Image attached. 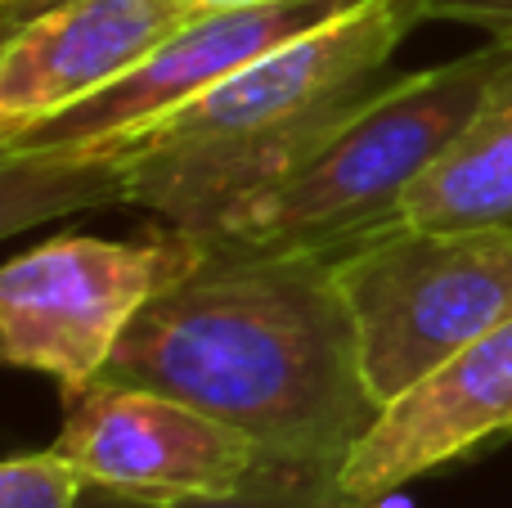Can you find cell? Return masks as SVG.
Instances as JSON below:
<instances>
[{"label": "cell", "instance_id": "obj_1", "mask_svg": "<svg viewBox=\"0 0 512 508\" xmlns=\"http://www.w3.org/2000/svg\"><path fill=\"white\" fill-rule=\"evenodd\" d=\"M427 23V0H364L248 68L194 104L90 158L0 162V225L50 221L81 207L131 203L198 234L324 149L400 72L391 59Z\"/></svg>", "mask_w": 512, "mask_h": 508}, {"label": "cell", "instance_id": "obj_2", "mask_svg": "<svg viewBox=\"0 0 512 508\" xmlns=\"http://www.w3.org/2000/svg\"><path fill=\"white\" fill-rule=\"evenodd\" d=\"M104 378L176 396L310 468H342L378 414L324 257L203 261L135 315Z\"/></svg>", "mask_w": 512, "mask_h": 508}, {"label": "cell", "instance_id": "obj_3", "mask_svg": "<svg viewBox=\"0 0 512 508\" xmlns=\"http://www.w3.org/2000/svg\"><path fill=\"white\" fill-rule=\"evenodd\" d=\"M508 54L512 41H486L450 63L400 72L301 167L198 230L203 261H333L400 225L409 189L472 122Z\"/></svg>", "mask_w": 512, "mask_h": 508}, {"label": "cell", "instance_id": "obj_4", "mask_svg": "<svg viewBox=\"0 0 512 508\" xmlns=\"http://www.w3.org/2000/svg\"><path fill=\"white\" fill-rule=\"evenodd\" d=\"M378 410L512 320V230L391 225L333 257Z\"/></svg>", "mask_w": 512, "mask_h": 508}, {"label": "cell", "instance_id": "obj_5", "mask_svg": "<svg viewBox=\"0 0 512 508\" xmlns=\"http://www.w3.org/2000/svg\"><path fill=\"white\" fill-rule=\"evenodd\" d=\"M203 266L180 225H149L135 239L54 234L0 270V351L63 387V401L104 378L135 315Z\"/></svg>", "mask_w": 512, "mask_h": 508}, {"label": "cell", "instance_id": "obj_6", "mask_svg": "<svg viewBox=\"0 0 512 508\" xmlns=\"http://www.w3.org/2000/svg\"><path fill=\"white\" fill-rule=\"evenodd\" d=\"M355 5L364 0H252V5L207 9L90 99L68 104L63 113L41 117L14 135H0V162H68L117 149L176 108L194 104L230 72L270 54L274 45Z\"/></svg>", "mask_w": 512, "mask_h": 508}, {"label": "cell", "instance_id": "obj_7", "mask_svg": "<svg viewBox=\"0 0 512 508\" xmlns=\"http://www.w3.org/2000/svg\"><path fill=\"white\" fill-rule=\"evenodd\" d=\"M50 450L86 486L158 504L230 495L261 459V446L230 423L176 396L108 378L68 396L63 428Z\"/></svg>", "mask_w": 512, "mask_h": 508}, {"label": "cell", "instance_id": "obj_8", "mask_svg": "<svg viewBox=\"0 0 512 508\" xmlns=\"http://www.w3.org/2000/svg\"><path fill=\"white\" fill-rule=\"evenodd\" d=\"M504 441H512V320L391 396L346 450L337 486L364 504Z\"/></svg>", "mask_w": 512, "mask_h": 508}, {"label": "cell", "instance_id": "obj_9", "mask_svg": "<svg viewBox=\"0 0 512 508\" xmlns=\"http://www.w3.org/2000/svg\"><path fill=\"white\" fill-rule=\"evenodd\" d=\"M198 14L194 0H59L0 32V135L90 99Z\"/></svg>", "mask_w": 512, "mask_h": 508}, {"label": "cell", "instance_id": "obj_10", "mask_svg": "<svg viewBox=\"0 0 512 508\" xmlns=\"http://www.w3.org/2000/svg\"><path fill=\"white\" fill-rule=\"evenodd\" d=\"M400 221L423 230H512V54L472 122L409 189Z\"/></svg>", "mask_w": 512, "mask_h": 508}, {"label": "cell", "instance_id": "obj_11", "mask_svg": "<svg viewBox=\"0 0 512 508\" xmlns=\"http://www.w3.org/2000/svg\"><path fill=\"white\" fill-rule=\"evenodd\" d=\"M171 508H355L337 486V468L283 464L261 455L248 482L230 495H198Z\"/></svg>", "mask_w": 512, "mask_h": 508}, {"label": "cell", "instance_id": "obj_12", "mask_svg": "<svg viewBox=\"0 0 512 508\" xmlns=\"http://www.w3.org/2000/svg\"><path fill=\"white\" fill-rule=\"evenodd\" d=\"M81 482L54 450H27L0 464V508H81Z\"/></svg>", "mask_w": 512, "mask_h": 508}, {"label": "cell", "instance_id": "obj_13", "mask_svg": "<svg viewBox=\"0 0 512 508\" xmlns=\"http://www.w3.org/2000/svg\"><path fill=\"white\" fill-rule=\"evenodd\" d=\"M427 18L477 27L490 41H512V0H427Z\"/></svg>", "mask_w": 512, "mask_h": 508}, {"label": "cell", "instance_id": "obj_14", "mask_svg": "<svg viewBox=\"0 0 512 508\" xmlns=\"http://www.w3.org/2000/svg\"><path fill=\"white\" fill-rule=\"evenodd\" d=\"M81 508H171V504L122 495V491H108V486H86V491H81Z\"/></svg>", "mask_w": 512, "mask_h": 508}, {"label": "cell", "instance_id": "obj_15", "mask_svg": "<svg viewBox=\"0 0 512 508\" xmlns=\"http://www.w3.org/2000/svg\"><path fill=\"white\" fill-rule=\"evenodd\" d=\"M50 5H59V0H0V32L27 23L32 14H41V9H50Z\"/></svg>", "mask_w": 512, "mask_h": 508}, {"label": "cell", "instance_id": "obj_16", "mask_svg": "<svg viewBox=\"0 0 512 508\" xmlns=\"http://www.w3.org/2000/svg\"><path fill=\"white\" fill-rule=\"evenodd\" d=\"M355 508H414V500H409L405 491H387V495H378V500H364Z\"/></svg>", "mask_w": 512, "mask_h": 508}, {"label": "cell", "instance_id": "obj_17", "mask_svg": "<svg viewBox=\"0 0 512 508\" xmlns=\"http://www.w3.org/2000/svg\"><path fill=\"white\" fill-rule=\"evenodd\" d=\"M198 9H221V5H252V0H194Z\"/></svg>", "mask_w": 512, "mask_h": 508}]
</instances>
